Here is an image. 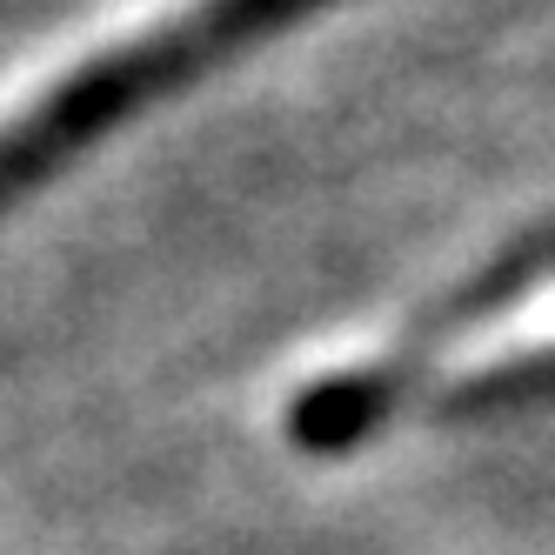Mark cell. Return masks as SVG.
<instances>
[{
    "label": "cell",
    "instance_id": "obj_1",
    "mask_svg": "<svg viewBox=\"0 0 555 555\" xmlns=\"http://www.w3.org/2000/svg\"><path fill=\"white\" fill-rule=\"evenodd\" d=\"M255 0H121L94 21H74L61 41H48L41 54H27L21 67L0 74V162L61 128L67 114L94 107V94H107L128 67H147L154 54H168L181 34L208 27L221 14H242Z\"/></svg>",
    "mask_w": 555,
    "mask_h": 555
}]
</instances>
